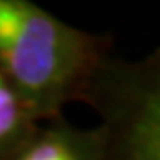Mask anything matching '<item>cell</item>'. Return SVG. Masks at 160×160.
I'll use <instances>...</instances> for the list:
<instances>
[{
    "instance_id": "6da1fadb",
    "label": "cell",
    "mask_w": 160,
    "mask_h": 160,
    "mask_svg": "<svg viewBox=\"0 0 160 160\" xmlns=\"http://www.w3.org/2000/svg\"><path fill=\"white\" fill-rule=\"evenodd\" d=\"M112 39L71 27L30 0H0V75L39 123L87 102Z\"/></svg>"
},
{
    "instance_id": "3957f363",
    "label": "cell",
    "mask_w": 160,
    "mask_h": 160,
    "mask_svg": "<svg viewBox=\"0 0 160 160\" xmlns=\"http://www.w3.org/2000/svg\"><path fill=\"white\" fill-rule=\"evenodd\" d=\"M9 160H105L100 125L78 128L64 116L41 123Z\"/></svg>"
},
{
    "instance_id": "7a4b0ae2",
    "label": "cell",
    "mask_w": 160,
    "mask_h": 160,
    "mask_svg": "<svg viewBox=\"0 0 160 160\" xmlns=\"http://www.w3.org/2000/svg\"><path fill=\"white\" fill-rule=\"evenodd\" d=\"M86 103L100 118L105 160H160V48L141 61L114 55Z\"/></svg>"
},
{
    "instance_id": "277c9868",
    "label": "cell",
    "mask_w": 160,
    "mask_h": 160,
    "mask_svg": "<svg viewBox=\"0 0 160 160\" xmlns=\"http://www.w3.org/2000/svg\"><path fill=\"white\" fill-rule=\"evenodd\" d=\"M41 123L0 75V160H9Z\"/></svg>"
}]
</instances>
